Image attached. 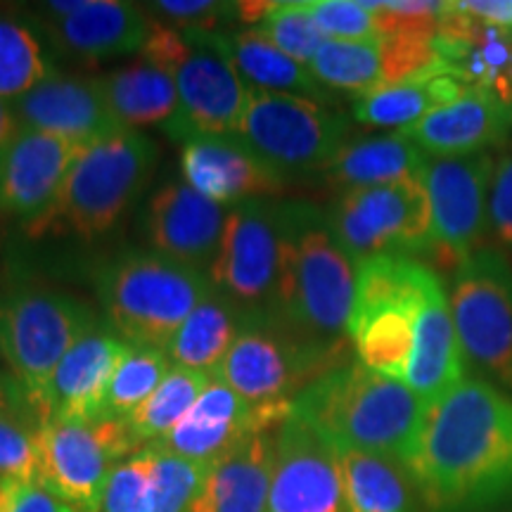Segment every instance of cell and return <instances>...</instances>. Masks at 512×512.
<instances>
[{
	"instance_id": "obj_1",
	"label": "cell",
	"mask_w": 512,
	"mask_h": 512,
	"mask_svg": "<svg viewBox=\"0 0 512 512\" xmlns=\"http://www.w3.org/2000/svg\"><path fill=\"white\" fill-rule=\"evenodd\" d=\"M401 465L425 512H494L512 503V394L465 377L427 403Z\"/></svg>"
},
{
	"instance_id": "obj_2",
	"label": "cell",
	"mask_w": 512,
	"mask_h": 512,
	"mask_svg": "<svg viewBox=\"0 0 512 512\" xmlns=\"http://www.w3.org/2000/svg\"><path fill=\"white\" fill-rule=\"evenodd\" d=\"M425 408L427 403L406 382L349 361L294 396L290 413L335 448H354L401 463Z\"/></svg>"
},
{
	"instance_id": "obj_3",
	"label": "cell",
	"mask_w": 512,
	"mask_h": 512,
	"mask_svg": "<svg viewBox=\"0 0 512 512\" xmlns=\"http://www.w3.org/2000/svg\"><path fill=\"white\" fill-rule=\"evenodd\" d=\"M358 264L344 252L325 214L287 202V254L278 320L320 342H349Z\"/></svg>"
},
{
	"instance_id": "obj_4",
	"label": "cell",
	"mask_w": 512,
	"mask_h": 512,
	"mask_svg": "<svg viewBox=\"0 0 512 512\" xmlns=\"http://www.w3.org/2000/svg\"><path fill=\"white\" fill-rule=\"evenodd\" d=\"M157 159V143L140 131L117 128L98 138L83 147L53 209L29 233H69L83 242L98 240L140 200Z\"/></svg>"
},
{
	"instance_id": "obj_5",
	"label": "cell",
	"mask_w": 512,
	"mask_h": 512,
	"mask_svg": "<svg viewBox=\"0 0 512 512\" xmlns=\"http://www.w3.org/2000/svg\"><path fill=\"white\" fill-rule=\"evenodd\" d=\"M105 320L128 344L164 349L214 292L209 273L157 252H124L95 273Z\"/></svg>"
},
{
	"instance_id": "obj_6",
	"label": "cell",
	"mask_w": 512,
	"mask_h": 512,
	"mask_svg": "<svg viewBox=\"0 0 512 512\" xmlns=\"http://www.w3.org/2000/svg\"><path fill=\"white\" fill-rule=\"evenodd\" d=\"M140 57L162 67L176 83L178 114L166 124L176 143L192 136H233L245 114L249 86L216 46L211 31L178 29L150 19Z\"/></svg>"
},
{
	"instance_id": "obj_7",
	"label": "cell",
	"mask_w": 512,
	"mask_h": 512,
	"mask_svg": "<svg viewBox=\"0 0 512 512\" xmlns=\"http://www.w3.org/2000/svg\"><path fill=\"white\" fill-rule=\"evenodd\" d=\"M434 275L411 256H375L358 264L347 328L358 363L406 382L418 311Z\"/></svg>"
},
{
	"instance_id": "obj_8",
	"label": "cell",
	"mask_w": 512,
	"mask_h": 512,
	"mask_svg": "<svg viewBox=\"0 0 512 512\" xmlns=\"http://www.w3.org/2000/svg\"><path fill=\"white\" fill-rule=\"evenodd\" d=\"M98 320L86 302L57 290L24 287L0 297V356L41 425L48 420V384L55 368Z\"/></svg>"
},
{
	"instance_id": "obj_9",
	"label": "cell",
	"mask_w": 512,
	"mask_h": 512,
	"mask_svg": "<svg viewBox=\"0 0 512 512\" xmlns=\"http://www.w3.org/2000/svg\"><path fill=\"white\" fill-rule=\"evenodd\" d=\"M349 344L320 342L278 318L249 316L216 377L252 406H292L311 382L349 363Z\"/></svg>"
},
{
	"instance_id": "obj_10",
	"label": "cell",
	"mask_w": 512,
	"mask_h": 512,
	"mask_svg": "<svg viewBox=\"0 0 512 512\" xmlns=\"http://www.w3.org/2000/svg\"><path fill=\"white\" fill-rule=\"evenodd\" d=\"M285 254L287 202H242L230 209L209 278L249 316L278 318Z\"/></svg>"
},
{
	"instance_id": "obj_11",
	"label": "cell",
	"mask_w": 512,
	"mask_h": 512,
	"mask_svg": "<svg viewBox=\"0 0 512 512\" xmlns=\"http://www.w3.org/2000/svg\"><path fill=\"white\" fill-rule=\"evenodd\" d=\"M325 219L356 264L375 256L432 254V207L422 174L342 192Z\"/></svg>"
},
{
	"instance_id": "obj_12",
	"label": "cell",
	"mask_w": 512,
	"mask_h": 512,
	"mask_svg": "<svg viewBox=\"0 0 512 512\" xmlns=\"http://www.w3.org/2000/svg\"><path fill=\"white\" fill-rule=\"evenodd\" d=\"M233 136L278 174H313L347 145L349 121L323 102L249 88L245 114Z\"/></svg>"
},
{
	"instance_id": "obj_13",
	"label": "cell",
	"mask_w": 512,
	"mask_h": 512,
	"mask_svg": "<svg viewBox=\"0 0 512 512\" xmlns=\"http://www.w3.org/2000/svg\"><path fill=\"white\" fill-rule=\"evenodd\" d=\"M451 313L465 366L512 389V266L501 249L479 247L456 266Z\"/></svg>"
},
{
	"instance_id": "obj_14",
	"label": "cell",
	"mask_w": 512,
	"mask_h": 512,
	"mask_svg": "<svg viewBox=\"0 0 512 512\" xmlns=\"http://www.w3.org/2000/svg\"><path fill=\"white\" fill-rule=\"evenodd\" d=\"M36 479L76 512H100L114 467L140 446L124 418L46 420L36 434Z\"/></svg>"
},
{
	"instance_id": "obj_15",
	"label": "cell",
	"mask_w": 512,
	"mask_h": 512,
	"mask_svg": "<svg viewBox=\"0 0 512 512\" xmlns=\"http://www.w3.org/2000/svg\"><path fill=\"white\" fill-rule=\"evenodd\" d=\"M491 155L434 157L422 171L432 207V254L460 264L479 249L486 219L489 190L494 178Z\"/></svg>"
},
{
	"instance_id": "obj_16",
	"label": "cell",
	"mask_w": 512,
	"mask_h": 512,
	"mask_svg": "<svg viewBox=\"0 0 512 512\" xmlns=\"http://www.w3.org/2000/svg\"><path fill=\"white\" fill-rule=\"evenodd\" d=\"M268 512H347L335 446L292 413L275 437Z\"/></svg>"
},
{
	"instance_id": "obj_17",
	"label": "cell",
	"mask_w": 512,
	"mask_h": 512,
	"mask_svg": "<svg viewBox=\"0 0 512 512\" xmlns=\"http://www.w3.org/2000/svg\"><path fill=\"white\" fill-rule=\"evenodd\" d=\"M290 411L292 406L287 403L285 406H252L226 382L214 377L195 406L176 422L174 430L150 446L209 465L247 434L256 430H278Z\"/></svg>"
},
{
	"instance_id": "obj_18",
	"label": "cell",
	"mask_w": 512,
	"mask_h": 512,
	"mask_svg": "<svg viewBox=\"0 0 512 512\" xmlns=\"http://www.w3.org/2000/svg\"><path fill=\"white\" fill-rule=\"evenodd\" d=\"M83 147L22 128L0 152V211L31 230L53 209Z\"/></svg>"
},
{
	"instance_id": "obj_19",
	"label": "cell",
	"mask_w": 512,
	"mask_h": 512,
	"mask_svg": "<svg viewBox=\"0 0 512 512\" xmlns=\"http://www.w3.org/2000/svg\"><path fill=\"white\" fill-rule=\"evenodd\" d=\"M181 174L192 190L233 209L287 188V178L238 136H192L181 143Z\"/></svg>"
},
{
	"instance_id": "obj_20",
	"label": "cell",
	"mask_w": 512,
	"mask_h": 512,
	"mask_svg": "<svg viewBox=\"0 0 512 512\" xmlns=\"http://www.w3.org/2000/svg\"><path fill=\"white\" fill-rule=\"evenodd\" d=\"M230 209L192 190L188 183H166L145 207V235L157 254L190 268L214 264Z\"/></svg>"
},
{
	"instance_id": "obj_21",
	"label": "cell",
	"mask_w": 512,
	"mask_h": 512,
	"mask_svg": "<svg viewBox=\"0 0 512 512\" xmlns=\"http://www.w3.org/2000/svg\"><path fill=\"white\" fill-rule=\"evenodd\" d=\"M126 347L107 320H98L55 368L48 384V420L107 418V394Z\"/></svg>"
},
{
	"instance_id": "obj_22",
	"label": "cell",
	"mask_w": 512,
	"mask_h": 512,
	"mask_svg": "<svg viewBox=\"0 0 512 512\" xmlns=\"http://www.w3.org/2000/svg\"><path fill=\"white\" fill-rule=\"evenodd\" d=\"M512 126V102L494 88L470 83L463 95L403 128L425 155L472 157L501 143Z\"/></svg>"
},
{
	"instance_id": "obj_23",
	"label": "cell",
	"mask_w": 512,
	"mask_h": 512,
	"mask_svg": "<svg viewBox=\"0 0 512 512\" xmlns=\"http://www.w3.org/2000/svg\"><path fill=\"white\" fill-rule=\"evenodd\" d=\"M12 107L22 128L50 133L79 147H88L119 128L100 79L55 72L12 102Z\"/></svg>"
},
{
	"instance_id": "obj_24",
	"label": "cell",
	"mask_w": 512,
	"mask_h": 512,
	"mask_svg": "<svg viewBox=\"0 0 512 512\" xmlns=\"http://www.w3.org/2000/svg\"><path fill=\"white\" fill-rule=\"evenodd\" d=\"M38 27L60 53L93 62L140 53L150 34V19L133 3L86 0L74 15L46 17Z\"/></svg>"
},
{
	"instance_id": "obj_25",
	"label": "cell",
	"mask_w": 512,
	"mask_h": 512,
	"mask_svg": "<svg viewBox=\"0 0 512 512\" xmlns=\"http://www.w3.org/2000/svg\"><path fill=\"white\" fill-rule=\"evenodd\" d=\"M278 430L247 434L211 460L188 512H268Z\"/></svg>"
},
{
	"instance_id": "obj_26",
	"label": "cell",
	"mask_w": 512,
	"mask_h": 512,
	"mask_svg": "<svg viewBox=\"0 0 512 512\" xmlns=\"http://www.w3.org/2000/svg\"><path fill=\"white\" fill-rule=\"evenodd\" d=\"M463 380L465 358L460 351L451 302L441 278L434 275L418 311L406 384L422 401L432 403Z\"/></svg>"
},
{
	"instance_id": "obj_27",
	"label": "cell",
	"mask_w": 512,
	"mask_h": 512,
	"mask_svg": "<svg viewBox=\"0 0 512 512\" xmlns=\"http://www.w3.org/2000/svg\"><path fill=\"white\" fill-rule=\"evenodd\" d=\"M214 43L233 62L235 72L249 88L268 93H287L316 102L330 100L328 88L311 74L309 67L278 50L256 29L211 31Z\"/></svg>"
},
{
	"instance_id": "obj_28",
	"label": "cell",
	"mask_w": 512,
	"mask_h": 512,
	"mask_svg": "<svg viewBox=\"0 0 512 512\" xmlns=\"http://www.w3.org/2000/svg\"><path fill=\"white\" fill-rule=\"evenodd\" d=\"M425 164L427 155L413 140H408L403 133H389V136L347 143L320 171V176L325 183L347 192L420 176Z\"/></svg>"
},
{
	"instance_id": "obj_29",
	"label": "cell",
	"mask_w": 512,
	"mask_h": 512,
	"mask_svg": "<svg viewBox=\"0 0 512 512\" xmlns=\"http://www.w3.org/2000/svg\"><path fill=\"white\" fill-rule=\"evenodd\" d=\"M247 323L249 313L214 287V292L178 328L166 347V354L174 366L216 377Z\"/></svg>"
},
{
	"instance_id": "obj_30",
	"label": "cell",
	"mask_w": 512,
	"mask_h": 512,
	"mask_svg": "<svg viewBox=\"0 0 512 512\" xmlns=\"http://www.w3.org/2000/svg\"><path fill=\"white\" fill-rule=\"evenodd\" d=\"M100 86L119 128L138 131L143 126H166L178 114L174 79L145 57L100 76Z\"/></svg>"
},
{
	"instance_id": "obj_31",
	"label": "cell",
	"mask_w": 512,
	"mask_h": 512,
	"mask_svg": "<svg viewBox=\"0 0 512 512\" xmlns=\"http://www.w3.org/2000/svg\"><path fill=\"white\" fill-rule=\"evenodd\" d=\"M347 512H418L413 484L399 460L335 448Z\"/></svg>"
},
{
	"instance_id": "obj_32",
	"label": "cell",
	"mask_w": 512,
	"mask_h": 512,
	"mask_svg": "<svg viewBox=\"0 0 512 512\" xmlns=\"http://www.w3.org/2000/svg\"><path fill=\"white\" fill-rule=\"evenodd\" d=\"M467 91V81L456 74L432 79L394 83L356 100L354 117L358 124L377 128H403L418 124L427 114L448 105Z\"/></svg>"
},
{
	"instance_id": "obj_33",
	"label": "cell",
	"mask_w": 512,
	"mask_h": 512,
	"mask_svg": "<svg viewBox=\"0 0 512 512\" xmlns=\"http://www.w3.org/2000/svg\"><path fill=\"white\" fill-rule=\"evenodd\" d=\"M211 380L214 377L197 373V370L181 366L171 368V373L164 377L155 394L140 403L136 411L126 418L138 446L155 444L174 430L176 422L195 406V401L200 399Z\"/></svg>"
},
{
	"instance_id": "obj_34",
	"label": "cell",
	"mask_w": 512,
	"mask_h": 512,
	"mask_svg": "<svg viewBox=\"0 0 512 512\" xmlns=\"http://www.w3.org/2000/svg\"><path fill=\"white\" fill-rule=\"evenodd\" d=\"M309 69L325 88L356 93L358 98H363L384 86L380 38L358 43L325 41Z\"/></svg>"
},
{
	"instance_id": "obj_35",
	"label": "cell",
	"mask_w": 512,
	"mask_h": 512,
	"mask_svg": "<svg viewBox=\"0 0 512 512\" xmlns=\"http://www.w3.org/2000/svg\"><path fill=\"white\" fill-rule=\"evenodd\" d=\"M50 74L55 69L34 29L22 19L0 15V98L15 102Z\"/></svg>"
},
{
	"instance_id": "obj_36",
	"label": "cell",
	"mask_w": 512,
	"mask_h": 512,
	"mask_svg": "<svg viewBox=\"0 0 512 512\" xmlns=\"http://www.w3.org/2000/svg\"><path fill=\"white\" fill-rule=\"evenodd\" d=\"M171 368L174 363L164 349L128 344L117 370H114L110 394H107V415L126 420L140 403L155 394Z\"/></svg>"
},
{
	"instance_id": "obj_37",
	"label": "cell",
	"mask_w": 512,
	"mask_h": 512,
	"mask_svg": "<svg viewBox=\"0 0 512 512\" xmlns=\"http://www.w3.org/2000/svg\"><path fill=\"white\" fill-rule=\"evenodd\" d=\"M41 427L27 396L0 408V479H36V434Z\"/></svg>"
},
{
	"instance_id": "obj_38",
	"label": "cell",
	"mask_w": 512,
	"mask_h": 512,
	"mask_svg": "<svg viewBox=\"0 0 512 512\" xmlns=\"http://www.w3.org/2000/svg\"><path fill=\"white\" fill-rule=\"evenodd\" d=\"M256 31L264 34L275 48L283 50L292 60L302 62L304 67H309L320 46L325 43L323 34H320L311 17L309 0L306 3H297V0L273 3Z\"/></svg>"
},
{
	"instance_id": "obj_39",
	"label": "cell",
	"mask_w": 512,
	"mask_h": 512,
	"mask_svg": "<svg viewBox=\"0 0 512 512\" xmlns=\"http://www.w3.org/2000/svg\"><path fill=\"white\" fill-rule=\"evenodd\" d=\"M152 451L155 465L150 479V512H188L209 465L159 451L155 446Z\"/></svg>"
},
{
	"instance_id": "obj_40",
	"label": "cell",
	"mask_w": 512,
	"mask_h": 512,
	"mask_svg": "<svg viewBox=\"0 0 512 512\" xmlns=\"http://www.w3.org/2000/svg\"><path fill=\"white\" fill-rule=\"evenodd\" d=\"M155 465L152 446H143L114 467L102 494L100 512H150V479Z\"/></svg>"
},
{
	"instance_id": "obj_41",
	"label": "cell",
	"mask_w": 512,
	"mask_h": 512,
	"mask_svg": "<svg viewBox=\"0 0 512 512\" xmlns=\"http://www.w3.org/2000/svg\"><path fill=\"white\" fill-rule=\"evenodd\" d=\"M313 22L325 41H377V12L358 0H309Z\"/></svg>"
},
{
	"instance_id": "obj_42",
	"label": "cell",
	"mask_w": 512,
	"mask_h": 512,
	"mask_svg": "<svg viewBox=\"0 0 512 512\" xmlns=\"http://www.w3.org/2000/svg\"><path fill=\"white\" fill-rule=\"evenodd\" d=\"M147 8L169 19L171 27L192 31H221V24H226L228 19H238V3H216V0H159Z\"/></svg>"
},
{
	"instance_id": "obj_43",
	"label": "cell",
	"mask_w": 512,
	"mask_h": 512,
	"mask_svg": "<svg viewBox=\"0 0 512 512\" xmlns=\"http://www.w3.org/2000/svg\"><path fill=\"white\" fill-rule=\"evenodd\" d=\"M0 512H76L38 479H0Z\"/></svg>"
},
{
	"instance_id": "obj_44",
	"label": "cell",
	"mask_w": 512,
	"mask_h": 512,
	"mask_svg": "<svg viewBox=\"0 0 512 512\" xmlns=\"http://www.w3.org/2000/svg\"><path fill=\"white\" fill-rule=\"evenodd\" d=\"M489 223L496 240L512 249V150L496 162L489 190Z\"/></svg>"
},
{
	"instance_id": "obj_45",
	"label": "cell",
	"mask_w": 512,
	"mask_h": 512,
	"mask_svg": "<svg viewBox=\"0 0 512 512\" xmlns=\"http://www.w3.org/2000/svg\"><path fill=\"white\" fill-rule=\"evenodd\" d=\"M19 131H22V126H19L15 107H12V102L0 98V152L15 140Z\"/></svg>"
},
{
	"instance_id": "obj_46",
	"label": "cell",
	"mask_w": 512,
	"mask_h": 512,
	"mask_svg": "<svg viewBox=\"0 0 512 512\" xmlns=\"http://www.w3.org/2000/svg\"><path fill=\"white\" fill-rule=\"evenodd\" d=\"M24 389L19 387V382L15 380V377H5L0 375V408H8L10 403H15L17 399H22Z\"/></svg>"
}]
</instances>
